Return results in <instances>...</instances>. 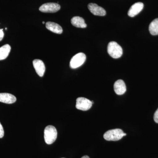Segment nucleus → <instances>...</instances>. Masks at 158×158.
<instances>
[{
    "label": "nucleus",
    "instance_id": "nucleus-1",
    "mask_svg": "<svg viewBox=\"0 0 158 158\" xmlns=\"http://www.w3.org/2000/svg\"><path fill=\"white\" fill-rule=\"evenodd\" d=\"M127 134L123 132L120 129L110 130L106 132L104 135L103 137L105 140L108 141H117L120 140Z\"/></svg>",
    "mask_w": 158,
    "mask_h": 158
},
{
    "label": "nucleus",
    "instance_id": "nucleus-2",
    "mask_svg": "<svg viewBox=\"0 0 158 158\" xmlns=\"http://www.w3.org/2000/svg\"><path fill=\"white\" fill-rule=\"evenodd\" d=\"M57 131L56 128L52 125L48 126L44 131V138L46 144H51L56 140Z\"/></svg>",
    "mask_w": 158,
    "mask_h": 158
},
{
    "label": "nucleus",
    "instance_id": "nucleus-3",
    "mask_svg": "<svg viewBox=\"0 0 158 158\" xmlns=\"http://www.w3.org/2000/svg\"><path fill=\"white\" fill-rule=\"evenodd\" d=\"M107 50L108 53L114 59H118L122 56V48L115 41H111L109 43Z\"/></svg>",
    "mask_w": 158,
    "mask_h": 158
},
{
    "label": "nucleus",
    "instance_id": "nucleus-4",
    "mask_svg": "<svg viewBox=\"0 0 158 158\" xmlns=\"http://www.w3.org/2000/svg\"><path fill=\"white\" fill-rule=\"evenodd\" d=\"M86 56L83 53H79L76 54L72 59L70 62V66L72 69H76L81 66L86 61Z\"/></svg>",
    "mask_w": 158,
    "mask_h": 158
},
{
    "label": "nucleus",
    "instance_id": "nucleus-5",
    "mask_svg": "<svg viewBox=\"0 0 158 158\" xmlns=\"http://www.w3.org/2000/svg\"><path fill=\"white\" fill-rule=\"evenodd\" d=\"M76 107L79 110L87 111L92 107V102L85 98L80 97L77 99Z\"/></svg>",
    "mask_w": 158,
    "mask_h": 158
},
{
    "label": "nucleus",
    "instance_id": "nucleus-6",
    "mask_svg": "<svg viewBox=\"0 0 158 158\" xmlns=\"http://www.w3.org/2000/svg\"><path fill=\"white\" fill-rule=\"evenodd\" d=\"M61 7L59 4L56 3H47L43 4L39 8L41 12L45 13H55L59 11Z\"/></svg>",
    "mask_w": 158,
    "mask_h": 158
},
{
    "label": "nucleus",
    "instance_id": "nucleus-7",
    "mask_svg": "<svg viewBox=\"0 0 158 158\" xmlns=\"http://www.w3.org/2000/svg\"><path fill=\"white\" fill-rule=\"evenodd\" d=\"M88 8L93 15L98 16H104L106 15V11L103 8L94 3H90Z\"/></svg>",
    "mask_w": 158,
    "mask_h": 158
},
{
    "label": "nucleus",
    "instance_id": "nucleus-8",
    "mask_svg": "<svg viewBox=\"0 0 158 158\" xmlns=\"http://www.w3.org/2000/svg\"><path fill=\"white\" fill-rule=\"evenodd\" d=\"M34 68L40 77H42L45 71V66L44 63L40 59H35L33 62Z\"/></svg>",
    "mask_w": 158,
    "mask_h": 158
},
{
    "label": "nucleus",
    "instance_id": "nucleus-9",
    "mask_svg": "<svg viewBox=\"0 0 158 158\" xmlns=\"http://www.w3.org/2000/svg\"><path fill=\"white\" fill-rule=\"evenodd\" d=\"M144 8V4L142 2H137L132 5L130 8L128 15L131 17H134L139 14Z\"/></svg>",
    "mask_w": 158,
    "mask_h": 158
},
{
    "label": "nucleus",
    "instance_id": "nucleus-10",
    "mask_svg": "<svg viewBox=\"0 0 158 158\" xmlns=\"http://www.w3.org/2000/svg\"><path fill=\"white\" fill-rule=\"evenodd\" d=\"M114 90L118 95H122L126 91L125 84L123 80H118L115 82L114 85Z\"/></svg>",
    "mask_w": 158,
    "mask_h": 158
},
{
    "label": "nucleus",
    "instance_id": "nucleus-11",
    "mask_svg": "<svg viewBox=\"0 0 158 158\" xmlns=\"http://www.w3.org/2000/svg\"><path fill=\"white\" fill-rule=\"evenodd\" d=\"M16 98L11 94L0 93V102L6 104H12L15 102Z\"/></svg>",
    "mask_w": 158,
    "mask_h": 158
},
{
    "label": "nucleus",
    "instance_id": "nucleus-12",
    "mask_svg": "<svg viewBox=\"0 0 158 158\" xmlns=\"http://www.w3.org/2000/svg\"><path fill=\"white\" fill-rule=\"evenodd\" d=\"M46 27L49 31L56 34H61L63 32L62 27L56 23L48 22L46 23Z\"/></svg>",
    "mask_w": 158,
    "mask_h": 158
},
{
    "label": "nucleus",
    "instance_id": "nucleus-13",
    "mask_svg": "<svg viewBox=\"0 0 158 158\" xmlns=\"http://www.w3.org/2000/svg\"><path fill=\"white\" fill-rule=\"evenodd\" d=\"M71 22L73 25L77 28H85L87 26L84 19L79 16H75L71 20Z\"/></svg>",
    "mask_w": 158,
    "mask_h": 158
},
{
    "label": "nucleus",
    "instance_id": "nucleus-14",
    "mask_svg": "<svg viewBox=\"0 0 158 158\" xmlns=\"http://www.w3.org/2000/svg\"><path fill=\"white\" fill-rule=\"evenodd\" d=\"M11 49V47L8 44L0 48V60H4L8 57Z\"/></svg>",
    "mask_w": 158,
    "mask_h": 158
},
{
    "label": "nucleus",
    "instance_id": "nucleus-15",
    "mask_svg": "<svg viewBox=\"0 0 158 158\" xmlns=\"http://www.w3.org/2000/svg\"><path fill=\"white\" fill-rule=\"evenodd\" d=\"M150 33L152 35H158V18L153 20L149 27Z\"/></svg>",
    "mask_w": 158,
    "mask_h": 158
},
{
    "label": "nucleus",
    "instance_id": "nucleus-16",
    "mask_svg": "<svg viewBox=\"0 0 158 158\" xmlns=\"http://www.w3.org/2000/svg\"><path fill=\"white\" fill-rule=\"evenodd\" d=\"M4 136V129L2 125L0 123V138H2Z\"/></svg>",
    "mask_w": 158,
    "mask_h": 158
},
{
    "label": "nucleus",
    "instance_id": "nucleus-17",
    "mask_svg": "<svg viewBox=\"0 0 158 158\" xmlns=\"http://www.w3.org/2000/svg\"><path fill=\"white\" fill-rule=\"evenodd\" d=\"M154 120L156 123H158V108L154 115Z\"/></svg>",
    "mask_w": 158,
    "mask_h": 158
},
{
    "label": "nucleus",
    "instance_id": "nucleus-18",
    "mask_svg": "<svg viewBox=\"0 0 158 158\" xmlns=\"http://www.w3.org/2000/svg\"><path fill=\"white\" fill-rule=\"evenodd\" d=\"M4 37V33L3 31V29H0V41L2 40Z\"/></svg>",
    "mask_w": 158,
    "mask_h": 158
},
{
    "label": "nucleus",
    "instance_id": "nucleus-19",
    "mask_svg": "<svg viewBox=\"0 0 158 158\" xmlns=\"http://www.w3.org/2000/svg\"><path fill=\"white\" fill-rule=\"evenodd\" d=\"M81 158H90L88 156H84L82 157Z\"/></svg>",
    "mask_w": 158,
    "mask_h": 158
},
{
    "label": "nucleus",
    "instance_id": "nucleus-20",
    "mask_svg": "<svg viewBox=\"0 0 158 158\" xmlns=\"http://www.w3.org/2000/svg\"><path fill=\"white\" fill-rule=\"evenodd\" d=\"M43 23L44 24L45 23V22H43Z\"/></svg>",
    "mask_w": 158,
    "mask_h": 158
},
{
    "label": "nucleus",
    "instance_id": "nucleus-21",
    "mask_svg": "<svg viewBox=\"0 0 158 158\" xmlns=\"http://www.w3.org/2000/svg\"></svg>",
    "mask_w": 158,
    "mask_h": 158
}]
</instances>
